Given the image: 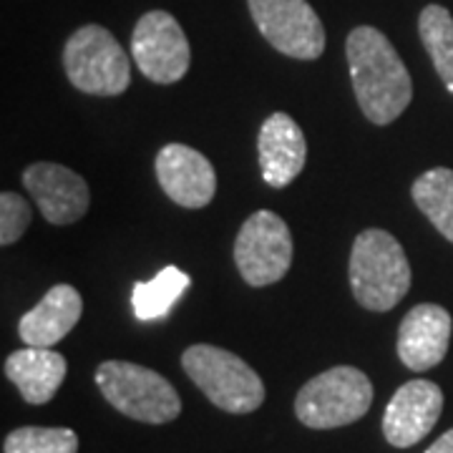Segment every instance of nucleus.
Segmentation results:
<instances>
[{
  "instance_id": "obj_6",
  "label": "nucleus",
  "mask_w": 453,
  "mask_h": 453,
  "mask_svg": "<svg viewBox=\"0 0 453 453\" xmlns=\"http://www.w3.org/2000/svg\"><path fill=\"white\" fill-rule=\"evenodd\" d=\"M68 81L91 96H121L131 83L129 56L104 26H81L65 41Z\"/></svg>"
},
{
  "instance_id": "obj_17",
  "label": "nucleus",
  "mask_w": 453,
  "mask_h": 453,
  "mask_svg": "<svg viewBox=\"0 0 453 453\" xmlns=\"http://www.w3.org/2000/svg\"><path fill=\"white\" fill-rule=\"evenodd\" d=\"M413 202L431 219V225L453 242V169L436 166L423 172L411 187Z\"/></svg>"
},
{
  "instance_id": "obj_20",
  "label": "nucleus",
  "mask_w": 453,
  "mask_h": 453,
  "mask_svg": "<svg viewBox=\"0 0 453 453\" xmlns=\"http://www.w3.org/2000/svg\"><path fill=\"white\" fill-rule=\"evenodd\" d=\"M5 453H79V436L71 428H41L23 426L11 431L5 443Z\"/></svg>"
},
{
  "instance_id": "obj_21",
  "label": "nucleus",
  "mask_w": 453,
  "mask_h": 453,
  "mask_svg": "<svg viewBox=\"0 0 453 453\" xmlns=\"http://www.w3.org/2000/svg\"><path fill=\"white\" fill-rule=\"evenodd\" d=\"M31 204L16 192L0 195V244L11 247L23 237V232L31 226Z\"/></svg>"
},
{
  "instance_id": "obj_22",
  "label": "nucleus",
  "mask_w": 453,
  "mask_h": 453,
  "mask_svg": "<svg viewBox=\"0 0 453 453\" xmlns=\"http://www.w3.org/2000/svg\"><path fill=\"white\" fill-rule=\"evenodd\" d=\"M426 453H453V428L438 438L436 443H434V446H431Z\"/></svg>"
},
{
  "instance_id": "obj_18",
  "label": "nucleus",
  "mask_w": 453,
  "mask_h": 453,
  "mask_svg": "<svg viewBox=\"0 0 453 453\" xmlns=\"http://www.w3.org/2000/svg\"><path fill=\"white\" fill-rule=\"evenodd\" d=\"M189 285H192V277L187 273H181L179 267H172V265L164 267L154 280L134 285V292H131L134 315L144 323L159 320L174 308V303L187 292Z\"/></svg>"
},
{
  "instance_id": "obj_8",
  "label": "nucleus",
  "mask_w": 453,
  "mask_h": 453,
  "mask_svg": "<svg viewBox=\"0 0 453 453\" xmlns=\"http://www.w3.org/2000/svg\"><path fill=\"white\" fill-rule=\"evenodd\" d=\"M265 41L297 61H315L325 50V28L308 0H247Z\"/></svg>"
},
{
  "instance_id": "obj_7",
  "label": "nucleus",
  "mask_w": 453,
  "mask_h": 453,
  "mask_svg": "<svg viewBox=\"0 0 453 453\" xmlns=\"http://www.w3.org/2000/svg\"><path fill=\"white\" fill-rule=\"evenodd\" d=\"M234 262L247 285L267 288L288 275L292 265V234L288 222L270 210L244 219L234 242Z\"/></svg>"
},
{
  "instance_id": "obj_13",
  "label": "nucleus",
  "mask_w": 453,
  "mask_h": 453,
  "mask_svg": "<svg viewBox=\"0 0 453 453\" xmlns=\"http://www.w3.org/2000/svg\"><path fill=\"white\" fill-rule=\"evenodd\" d=\"M453 320L449 310L423 303L401 320L398 327V357L405 368L423 372L436 368L449 353Z\"/></svg>"
},
{
  "instance_id": "obj_2",
  "label": "nucleus",
  "mask_w": 453,
  "mask_h": 453,
  "mask_svg": "<svg viewBox=\"0 0 453 453\" xmlns=\"http://www.w3.org/2000/svg\"><path fill=\"white\" fill-rule=\"evenodd\" d=\"M350 290L357 305L371 312H388L411 290V262L403 244L386 229H363L350 250Z\"/></svg>"
},
{
  "instance_id": "obj_16",
  "label": "nucleus",
  "mask_w": 453,
  "mask_h": 453,
  "mask_svg": "<svg viewBox=\"0 0 453 453\" xmlns=\"http://www.w3.org/2000/svg\"><path fill=\"white\" fill-rule=\"evenodd\" d=\"M65 357L53 348L26 345L5 360V375L11 378V383H16L23 401L31 405L49 403L65 380Z\"/></svg>"
},
{
  "instance_id": "obj_1",
  "label": "nucleus",
  "mask_w": 453,
  "mask_h": 453,
  "mask_svg": "<svg viewBox=\"0 0 453 453\" xmlns=\"http://www.w3.org/2000/svg\"><path fill=\"white\" fill-rule=\"evenodd\" d=\"M345 56L360 111L375 127L393 124L413 101V81L388 35L357 26L348 33Z\"/></svg>"
},
{
  "instance_id": "obj_3",
  "label": "nucleus",
  "mask_w": 453,
  "mask_h": 453,
  "mask_svg": "<svg viewBox=\"0 0 453 453\" xmlns=\"http://www.w3.org/2000/svg\"><path fill=\"white\" fill-rule=\"evenodd\" d=\"M181 368L211 403L242 416L265 403V383L242 357L225 348L199 342L181 353Z\"/></svg>"
},
{
  "instance_id": "obj_10",
  "label": "nucleus",
  "mask_w": 453,
  "mask_h": 453,
  "mask_svg": "<svg viewBox=\"0 0 453 453\" xmlns=\"http://www.w3.org/2000/svg\"><path fill=\"white\" fill-rule=\"evenodd\" d=\"M443 411V393L434 380H408L393 393L386 416L383 434L395 449H411L434 431Z\"/></svg>"
},
{
  "instance_id": "obj_9",
  "label": "nucleus",
  "mask_w": 453,
  "mask_h": 453,
  "mask_svg": "<svg viewBox=\"0 0 453 453\" xmlns=\"http://www.w3.org/2000/svg\"><path fill=\"white\" fill-rule=\"evenodd\" d=\"M131 56L149 81L166 86L184 79L192 49L177 18L166 11H149L134 28Z\"/></svg>"
},
{
  "instance_id": "obj_14",
  "label": "nucleus",
  "mask_w": 453,
  "mask_h": 453,
  "mask_svg": "<svg viewBox=\"0 0 453 453\" xmlns=\"http://www.w3.org/2000/svg\"><path fill=\"white\" fill-rule=\"evenodd\" d=\"M257 157L262 179L273 189H285L292 184L308 159V144L300 124L282 111L267 116L257 136Z\"/></svg>"
},
{
  "instance_id": "obj_11",
  "label": "nucleus",
  "mask_w": 453,
  "mask_h": 453,
  "mask_svg": "<svg viewBox=\"0 0 453 453\" xmlns=\"http://www.w3.org/2000/svg\"><path fill=\"white\" fill-rule=\"evenodd\" d=\"M23 187L50 225H73L88 211L91 192L86 179L68 166L35 162L23 172Z\"/></svg>"
},
{
  "instance_id": "obj_12",
  "label": "nucleus",
  "mask_w": 453,
  "mask_h": 453,
  "mask_svg": "<svg viewBox=\"0 0 453 453\" xmlns=\"http://www.w3.org/2000/svg\"><path fill=\"white\" fill-rule=\"evenodd\" d=\"M157 179L164 195L184 210L207 207L217 192V174L211 162L187 144H166L157 154Z\"/></svg>"
},
{
  "instance_id": "obj_5",
  "label": "nucleus",
  "mask_w": 453,
  "mask_h": 453,
  "mask_svg": "<svg viewBox=\"0 0 453 453\" xmlns=\"http://www.w3.org/2000/svg\"><path fill=\"white\" fill-rule=\"evenodd\" d=\"M371 405V378L353 365H335L300 388L295 398V413L308 428L330 431L360 421Z\"/></svg>"
},
{
  "instance_id": "obj_15",
  "label": "nucleus",
  "mask_w": 453,
  "mask_h": 453,
  "mask_svg": "<svg viewBox=\"0 0 453 453\" xmlns=\"http://www.w3.org/2000/svg\"><path fill=\"white\" fill-rule=\"evenodd\" d=\"M83 300L71 285H53L18 323V335L33 348H53L81 320Z\"/></svg>"
},
{
  "instance_id": "obj_4",
  "label": "nucleus",
  "mask_w": 453,
  "mask_h": 453,
  "mask_svg": "<svg viewBox=\"0 0 453 453\" xmlns=\"http://www.w3.org/2000/svg\"><path fill=\"white\" fill-rule=\"evenodd\" d=\"M96 386L104 398L127 418L169 423L179 418L181 401L174 386L151 368L129 360H106L96 368Z\"/></svg>"
},
{
  "instance_id": "obj_19",
  "label": "nucleus",
  "mask_w": 453,
  "mask_h": 453,
  "mask_svg": "<svg viewBox=\"0 0 453 453\" xmlns=\"http://www.w3.org/2000/svg\"><path fill=\"white\" fill-rule=\"evenodd\" d=\"M418 35L443 86L453 94V18L443 5H426L418 18Z\"/></svg>"
}]
</instances>
